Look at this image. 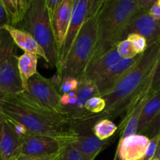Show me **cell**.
<instances>
[{"label":"cell","mask_w":160,"mask_h":160,"mask_svg":"<svg viewBox=\"0 0 160 160\" xmlns=\"http://www.w3.org/2000/svg\"><path fill=\"white\" fill-rule=\"evenodd\" d=\"M20 23V29L31 34L43 48L47 63L56 68L58 50L45 0H32Z\"/></svg>","instance_id":"5"},{"label":"cell","mask_w":160,"mask_h":160,"mask_svg":"<svg viewBox=\"0 0 160 160\" xmlns=\"http://www.w3.org/2000/svg\"><path fill=\"white\" fill-rule=\"evenodd\" d=\"M9 16L10 25L18 24L22 21L24 16V10L21 0H0Z\"/></svg>","instance_id":"22"},{"label":"cell","mask_w":160,"mask_h":160,"mask_svg":"<svg viewBox=\"0 0 160 160\" xmlns=\"http://www.w3.org/2000/svg\"><path fill=\"white\" fill-rule=\"evenodd\" d=\"M160 133V112L157 117L151 122L150 124L146 128L142 134L145 135L149 139L152 138Z\"/></svg>","instance_id":"28"},{"label":"cell","mask_w":160,"mask_h":160,"mask_svg":"<svg viewBox=\"0 0 160 160\" xmlns=\"http://www.w3.org/2000/svg\"><path fill=\"white\" fill-rule=\"evenodd\" d=\"M160 112V91L152 94L144 105L140 117L136 134L144 132L151 122L157 117Z\"/></svg>","instance_id":"19"},{"label":"cell","mask_w":160,"mask_h":160,"mask_svg":"<svg viewBox=\"0 0 160 160\" xmlns=\"http://www.w3.org/2000/svg\"><path fill=\"white\" fill-rule=\"evenodd\" d=\"M56 160H86L81 152L72 143L63 145Z\"/></svg>","instance_id":"23"},{"label":"cell","mask_w":160,"mask_h":160,"mask_svg":"<svg viewBox=\"0 0 160 160\" xmlns=\"http://www.w3.org/2000/svg\"><path fill=\"white\" fill-rule=\"evenodd\" d=\"M2 112L4 117L23 124L28 132L51 138L63 145L72 143L78 135L76 126L70 120L42 106L25 91L3 95Z\"/></svg>","instance_id":"1"},{"label":"cell","mask_w":160,"mask_h":160,"mask_svg":"<svg viewBox=\"0 0 160 160\" xmlns=\"http://www.w3.org/2000/svg\"><path fill=\"white\" fill-rule=\"evenodd\" d=\"M116 50L122 59H131L138 56L135 52L130 41L127 38L121 41L117 44Z\"/></svg>","instance_id":"26"},{"label":"cell","mask_w":160,"mask_h":160,"mask_svg":"<svg viewBox=\"0 0 160 160\" xmlns=\"http://www.w3.org/2000/svg\"><path fill=\"white\" fill-rule=\"evenodd\" d=\"M105 107H106L105 99L103 97L99 95L91 97L85 104V109L91 116L101 113L105 109Z\"/></svg>","instance_id":"24"},{"label":"cell","mask_w":160,"mask_h":160,"mask_svg":"<svg viewBox=\"0 0 160 160\" xmlns=\"http://www.w3.org/2000/svg\"><path fill=\"white\" fill-rule=\"evenodd\" d=\"M148 143V138L141 134L119 139L114 160H143Z\"/></svg>","instance_id":"13"},{"label":"cell","mask_w":160,"mask_h":160,"mask_svg":"<svg viewBox=\"0 0 160 160\" xmlns=\"http://www.w3.org/2000/svg\"><path fill=\"white\" fill-rule=\"evenodd\" d=\"M97 40V17L88 18L74 41L68 55L56 70V82L63 77L69 76L81 81L85 70L93 54Z\"/></svg>","instance_id":"4"},{"label":"cell","mask_w":160,"mask_h":160,"mask_svg":"<svg viewBox=\"0 0 160 160\" xmlns=\"http://www.w3.org/2000/svg\"><path fill=\"white\" fill-rule=\"evenodd\" d=\"M80 81L72 77H63L60 81L58 85V91L60 94H67L69 92H76L79 86Z\"/></svg>","instance_id":"25"},{"label":"cell","mask_w":160,"mask_h":160,"mask_svg":"<svg viewBox=\"0 0 160 160\" xmlns=\"http://www.w3.org/2000/svg\"><path fill=\"white\" fill-rule=\"evenodd\" d=\"M111 142L110 138L100 140L93 132L86 134L78 132L76 139L72 144L83 154L85 159L94 160Z\"/></svg>","instance_id":"17"},{"label":"cell","mask_w":160,"mask_h":160,"mask_svg":"<svg viewBox=\"0 0 160 160\" xmlns=\"http://www.w3.org/2000/svg\"><path fill=\"white\" fill-rule=\"evenodd\" d=\"M74 0H62L51 17L52 28L58 53L63 45L72 18Z\"/></svg>","instance_id":"14"},{"label":"cell","mask_w":160,"mask_h":160,"mask_svg":"<svg viewBox=\"0 0 160 160\" xmlns=\"http://www.w3.org/2000/svg\"><path fill=\"white\" fill-rule=\"evenodd\" d=\"M45 2H46L47 7H48L49 12H50V18H51L54 11L56 10L57 6L61 4L62 0H45Z\"/></svg>","instance_id":"37"},{"label":"cell","mask_w":160,"mask_h":160,"mask_svg":"<svg viewBox=\"0 0 160 160\" xmlns=\"http://www.w3.org/2000/svg\"><path fill=\"white\" fill-rule=\"evenodd\" d=\"M3 117H4V116H3ZM4 118L6 119L7 123H9V126L11 127L13 131L14 132L16 133V134L20 138V140H21L22 138L24 137V136L28 133V129H27V128L20 123H19V122L17 121H15V120H12V119L7 118V117H4Z\"/></svg>","instance_id":"31"},{"label":"cell","mask_w":160,"mask_h":160,"mask_svg":"<svg viewBox=\"0 0 160 160\" xmlns=\"http://www.w3.org/2000/svg\"><path fill=\"white\" fill-rule=\"evenodd\" d=\"M140 9L143 11L148 12L151 8L158 0H136Z\"/></svg>","instance_id":"35"},{"label":"cell","mask_w":160,"mask_h":160,"mask_svg":"<svg viewBox=\"0 0 160 160\" xmlns=\"http://www.w3.org/2000/svg\"><path fill=\"white\" fill-rule=\"evenodd\" d=\"M160 140V134H157L152 138L149 139V143L147 145V150H146L145 156L143 160H151L152 158L155 157V152H156L157 148H158V142Z\"/></svg>","instance_id":"29"},{"label":"cell","mask_w":160,"mask_h":160,"mask_svg":"<svg viewBox=\"0 0 160 160\" xmlns=\"http://www.w3.org/2000/svg\"><path fill=\"white\" fill-rule=\"evenodd\" d=\"M3 30L7 31L12 40L13 41L14 44L21 48L24 52L35 54L39 57H42L46 62H48L43 48L36 42L31 34L10 24L5 25L3 27Z\"/></svg>","instance_id":"18"},{"label":"cell","mask_w":160,"mask_h":160,"mask_svg":"<svg viewBox=\"0 0 160 160\" xmlns=\"http://www.w3.org/2000/svg\"><path fill=\"white\" fill-rule=\"evenodd\" d=\"M88 2L89 0H74L70 25L65 39L58 53V64L56 70H59L67 58L74 41L76 38V36L78 35L83 23L87 20Z\"/></svg>","instance_id":"9"},{"label":"cell","mask_w":160,"mask_h":160,"mask_svg":"<svg viewBox=\"0 0 160 160\" xmlns=\"http://www.w3.org/2000/svg\"><path fill=\"white\" fill-rule=\"evenodd\" d=\"M59 152L50 155H43V156H25V155H20L15 160H56Z\"/></svg>","instance_id":"34"},{"label":"cell","mask_w":160,"mask_h":160,"mask_svg":"<svg viewBox=\"0 0 160 160\" xmlns=\"http://www.w3.org/2000/svg\"><path fill=\"white\" fill-rule=\"evenodd\" d=\"M31 1H32V0H21L22 6H23V8H24V12H26L27 9H28V7H29L30 5H31Z\"/></svg>","instance_id":"38"},{"label":"cell","mask_w":160,"mask_h":160,"mask_svg":"<svg viewBox=\"0 0 160 160\" xmlns=\"http://www.w3.org/2000/svg\"><path fill=\"white\" fill-rule=\"evenodd\" d=\"M126 38L130 41L135 52L137 55H141L144 53L145 50L147 49V47H148L146 39L143 36L140 35L138 34L132 33V34H130L127 36Z\"/></svg>","instance_id":"27"},{"label":"cell","mask_w":160,"mask_h":160,"mask_svg":"<svg viewBox=\"0 0 160 160\" xmlns=\"http://www.w3.org/2000/svg\"><path fill=\"white\" fill-rule=\"evenodd\" d=\"M6 24H10V21H9V16H8L4 6L0 2V45H1L6 34H7V31L3 30V27Z\"/></svg>","instance_id":"30"},{"label":"cell","mask_w":160,"mask_h":160,"mask_svg":"<svg viewBox=\"0 0 160 160\" xmlns=\"http://www.w3.org/2000/svg\"><path fill=\"white\" fill-rule=\"evenodd\" d=\"M155 157L156 158V159H158V160H160V140H159V142H158V148H157L156 152H155Z\"/></svg>","instance_id":"40"},{"label":"cell","mask_w":160,"mask_h":160,"mask_svg":"<svg viewBox=\"0 0 160 160\" xmlns=\"http://www.w3.org/2000/svg\"><path fill=\"white\" fill-rule=\"evenodd\" d=\"M132 33L143 36L147 41V46L160 42V20H156L149 12L141 9L132 17L125 27L121 41L126 38Z\"/></svg>","instance_id":"8"},{"label":"cell","mask_w":160,"mask_h":160,"mask_svg":"<svg viewBox=\"0 0 160 160\" xmlns=\"http://www.w3.org/2000/svg\"><path fill=\"white\" fill-rule=\"evenodd\" d=\"M151 160H158V159H156V158H155V157H154V158H152V159H151Z\"/></svg>","instance_id":"41"},{"label":"cell","mask_w":160,"mask_h":160,"mask_svg":"<svg viewBox=\"0 0 160 160\" xmlns=\"http://www.w3.org/2000/svg\"><path fill=\"white\" fill-rule=\"evenodd\" d=\"M150 89L154 93L160 91V56L157 61L156 66H155V70L152 75Z\"/></svg>","instance_id":"32"},{"label":"cell","mask_w":160,"mask_h":160,"mask_svg":"<svg viewBox=\"0 0 160 160\" xmlns=\"http://www.w3.org/2000/svg\"><path fill=\"white\" fill-rule=\"evenodd\" d=\"M151 82L152 80L146 84L142 92L132 101L125 110V116L118 127L117 131H119L120 134L119 139H122L127 136L136 134L140 117L143 108L148 98L154 93L150 89Z\"/></svg>","instance_id":"10"},{"label":"cell","mask_w":160,"mask_h":160,"mask_svg":"<svg viewBox=\"0 0 160 160\" xmlns=\"http://www.w3.org/2000/svg\"><path fill=\"white\" fill-rule=\"evenodd\" d=\"M21 140L3 117L0 123V156L2 160H15L20 154Z\"/></svg>","instance_id":"15"},{"label":"cell","mask_w":160,"mask_h":160,"mask_svg":"<svg viewBox=\"0 0 160 160\" xmlns=\"http://www.w3.org/2000/svg\"><path fill=\"white\" fill-rule=\"evenodd\" d=\"M121 59L122 58L117 52L116 46L113 47L104 54L101 55L97 59H93L88 63L82 80L95 82L97 78H100L110 67L119 62Z\"/></svg>","instance_id":"16"},{"label":"cell","mask_w":160,"mask_h":160,"mask_svg":"<svg viewBox=\"0 0 160 160\" xmlns=\"http://www.w3.org/2000/svg\"><path fill=\"white\" fill-rule=\"evenodd\" d=\"M24 91L42 106L63 116L60 104L61 94L52 80L45 78L38 72L28 80Z\"/></svg>","instance_id":"7"},{"label":"cell","mask_w":160,"mask_h":160,"mask_svg":"<svg viewBox=\"0 0 160 160\" xmlns=\"http://www.w3.org/2000/svg\"><path fill=\"white\" fill-rule=\"evenodd\" d=\"M141 55L131 59H121L119 62L110 67L104 73L95 81V85L100 96L108 95L124 77V75L136 63Z\"/></svg>","instance_id":"11"},{"label":"cell","mask_w":160,"mask_h":160,"mask_svg":"<svg viewBox=\"0 0 160 160\" xmlns=\"http://www.w3.org/2000/svg\"><path fill=\"white\" fill-rule=\"evenodd\" d=\"M0 160H2V159H1V156H0Z\"/></svg>","instance_id":"42"},{"label":"cell","mask_w":160,"mask_h":160,"mask_svg":"<svg viewBox=\"0 0 160 160\" xmlns=\"http://www.w3.org/2000/svg\"><path fill=\"white\" fill-rule=\"evenodd\" d=\"M63 144L51 138L28 132L21 138L20 154L25 156H43L59 152Z\"/></svg>","instance_id":"12"},{"label":"cell","mask_w":160,"mask_h":160,"mask_svg":"<svg viewBox=\"0 0 160 160\" xmlns=\"http://www.w3.org/2000/svg\"><path fill=\"white\" fill-rule=\"evenodd\" d=\"M14 45L7 32L0 45V92L4 95H15L24 91Z\"/></svg>","instance_id":"6"},{"label":"cell","mask_w":160,"mask_h":160,"mask_svg":"<svg viewBox=\"0 0 160 160\" xmlns=\"http://www.w3.org/2000/svg\"><path fill=\"white\" fill-rule=\"evenodd\" d=\"M3 95H4V94L0 92V123H1V121L3 119V112H2V98H3Z\"/></svg>","instance_id":"39"},{"label":"cell","mask_w":160,"mask_h":160,"mask_svg":"<svg viewBox=\"0 0 160 160\" xmlns=\"http://www.w3.org/2000/svg\"><path fill=\"white\" fill-rule=\"evenodd\" d=\"M140 10L136 0H105L96 16L97 40L90 61L117 45L125 27Z\"/></svg>","instance_id":"3"},{"label":"cell","mask_w":160,"mask_h":160,"mask_svg":"<svg viewBox=\"0 0 160 160\" xmlns=\"http://www.w3.org/2000/svg\"><path fill=\"white\" fill-rule=\"evenodd\" d=\"M38 59L37 55L29 52H24L17 56V65L24 91L27 89L28 80L38 73Z\"/></svg>","instance_id":"20"},{"label":"cell","mask_w":160,"mask_h":160,"mask_svg":"<svg viewBox=\"0 0 160 160\" xmlns=\"http://www.w3.org/2000/svg\"><path fill=\"white\" fill-rule=\"evenodd\" d=\"M118 127L110 119H100L94 122L92 127V132L100 140H107L117 132Z\"/></svg>","instance_id":"21"},{"label":"cell","mask_w":160,"mask_h":160,"mask_svg":"<svg viewBox=\"0 0 160 160\" xmlns=\"http://www.w3.org/2000/svg\"><path fill=\"white\" fill-rule=\"evenodd\" d=\"M105 0H89L87 19L97 16Z\"/></svg>","instance_id":"33"},{"label":"cell","mask_w":160,"mask_h":160,"mask_svg":"<svg viewBox=\"0 0 160 160\" xmlns=\"http://www.w3.org/2000/svg\"><path fill=\"white\" fill-rule=\"evenodd\" d=\"M159 56L160 42L147 47L115 87L103 97L106 107L103 112L95 115L96 121L100 119L115 118L125 112L132 101L152 80Z\"/></svg>","instance_id":"2"},{"label":"cell","mask_w":160,"mask_h":160,"mask_svg":"<svg viewBox=\"0 0 160 160\" xmlns=\"http://www.w3.org/2000/svg\"><path fill=\"white\" fill-rule=\"evenodd\" d=\"M150 15L156 20H160V0H158L148 11Z\"/></svg>","instance_id":"36"}]
</instances>
